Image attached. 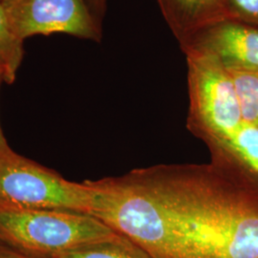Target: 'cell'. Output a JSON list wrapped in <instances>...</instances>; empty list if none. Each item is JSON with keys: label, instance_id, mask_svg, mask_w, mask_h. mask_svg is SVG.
Masks as SVG:
<instances>
[{"label": "cell", "instance_id": "obj_10", "mask_svg": "<svg viewBox=\"0 0 258 258\" xmlns=\"http://www.w3.org/2000/svg\"><path fill=\"white\" fill-rule=\"evenodd\" d=\"M23 42L14 31L4 5L0 2V71L5 83L12 84L16 81L24 55Z\"/></svg>", "mask_w": 258, "mask_h": 258}, {"label": "cell", "instance_id": "obj_14", "mask_svg": "<svg viewBox=\"0 0 258 258\" xmlns=\"http://www.w3.org/2000/svg\"><path fill=\"white\" fill-rule=\"evenodd\" d=\"M107 0H86V3L92 13L93 17L101 24V20L106 9Z\"/></svg>", "mask_w": 258, "mask_h": 258}, {"label": "cell", "instance_id": "obj_9", "mask_svg": "<svg viewBox=\"0 0 258 258\" xmlns=\"http://www.w3.org/2000/svg\"><path fill=\"white\" fill-rule=\"evenodd\" d=\"M227 0H157L181 46L202 31L227 20Z\"/></svg>", "mask_w": 258, "mask_h": 258}, {"label": "cell", "instance_id": "obj_8", "mask_svg": "<svg viewBox=\"0 0 258 258\" xmlns=\"http://www.w3.org/2000/svg\"><path fill=\"white\" fill-rule=\"evenodd\" d=\"M210 148L214 166L258 194V126L243 122L231 138Z\"/></svg>", "mask_w": 258, "mask_h": 258}, {"label": "cell", "instance_id": "obj_13", "mask_svg": "<svg viewBox=\"0 0 258 258\" xmlns=\"http://www.w3.org/2000/svg\"><path fill=\"white\" fill-rule=\"evenodd\" d=\"M227 20L258 27V0H227Z\"/></svg>", "mask_w": 258, "mask_h": 258}, {"label": "cell", "instance_id": "obj_7", "mask_svg": "<svg viewBox=\"0 0 258 258\" xmlns=\"http://www.w3.org/2000/svg\"><path fill=\"white\" fill-rule=\"evenodd\" d=\"M216 56L229 70L258 73V27L224 20L207 28L182 47Z\"/></svg>", "mask_w": 258, "mask_h": 258}, {"label": "cell", "instance_id": "obj_2", "mask_svg": "<svg viewBox=\"0 0 258 258\" xmlns=\"http://www.w3.org/2000/svg\"><path fill=\"white\" fill-rule=\"evenodd\" d=\"M87 182L93 191L90 215L152 258H183L164 210L129 173Z\"/></svg>", "mask_w": 258, "mask_h": 258}, {"label": "cell", "instance_id": "obj_15", "mask_svg": "<svg viewBox=\"0 0 258 258\" xmlns=\"http://www.w3.org/2000/svg\"><path fill=\"white\" fill-rule=\"evenodd\" d=\"M0 258H38L23 253L0 242Z\"/></svg>", "mask_w": 258, "mask_h": 258}, {"label": "cell", "instance_id": "obj_5", "mask_svg": "<svg viewBox=\"0 0 258 258\" xmlns=\"http://www.w3.org/2000/svg\"><path fill=\"white\" fill-rule=\"evenodd\" d=\"M92 187L16 153L0 151V211L60 210L89 214Z\"/></svg>", "mask_w": 258, "mask_h": 258}, {"label": "cell", "instance_id": "obj_17", "mask_svg": "<svg viewBox=\"0 0 258 258\" xmlns=\"http://www.w3.org/2000/svg\"><path fill=\"white\" fill-rule=\"evenodd\" d=\"M3 1H4V0H0V2H3Z\"/></svg>", "mask_w": 258, "mask_h": 258}, {"label": "cell", "instance_id": "obj_6", "mask_svg": "<svg viewBox=\"0 0 258 258\" xmlns=\"http://www.w3.org/2000/svg\"><path fill=\"white\" fill-rule=\"evenodd\" d=\"M10 23L23 41L37 35L65 34L99 41L101 25L86 0H4Z\"/></svg>", "mask_w": 258, "mask_h": 258}, {"label": "cell", "instance_id": "obj_11", "mask_svg": "<svg viewBox=\"0 0 258 258\" xmlns=\"http://www.w3.org/2000/svg\"><path fill=\"white\" fill-rule=\"evenodd\" d=\"M54 258H152L132 241L119 235L114 239L90 244Z\"/></svg>", "mask_w": 258, "mask_h": 258}, {"label": "cell", "instance_id": "obj_3", "mask_svg": "<svg viewBox=\"0 0 258 258\" xmlns=\"http://www.w3.org/2000/svg\"><path fill=\"white\" fill-rule=\"evenodd\" d=\"M120 234L87 213L60 210L0 211V242L38 258H54Z\"/></svg>", "mask_w": 258, "mask_h": 258}, {"label": "cell", "instance_id": "obj_16", "mask_svg": "<svg viewBox=\"0 0 258 258\" xmlns=\"http://www.w3.org/2000/svg\"><path fill=\"white\" fill-rule=\"evenodd\" d=\"M2 82H4V77L0 71V84ZM10 148H10L9 145L7 143V140L5 138V136L3 134V130L1 128V125H0V151H6V150H9Z\"/></svg>", "mask_w": 258, "mask_h": 258}, {"label": "cell", "instance_id": "obj_12", "mask_svg": "<svg viewBox=\"0 0 258 258\" xmlns=\"http://www.w3.org/2000/svg\"><path fill=\"white\" fill-rule=\"evenodd\" d=\"M229 71L235 86L243 122L258 126V73Z\"/></svg>", "mask_w": 258, "mask_h": 258}, {"label": "cell", "instance_id": "obj_1", "mask_svg": "<svg viewBox=\"0 0 258 258\" xmlns=\"http://www.w3.org/2000/svg\"><path fill=\"white\" fill-rule=\"evenodd\" d=\"M164 210L183 258H258V194L213 164L130 172Z\"/></svg>", "mask_w": 258, "mask_h": 258}, {"label": "cell", "instance_id": "obj_4", "mask_svg": "<svg viewBox=\"0 0 258 258\" xmlns=\"http://www.w3.org/2000/svg\"><path fill=\"white\" fill-rule=\"evenodd\" d=\"M189 92L188 126L212 148L243 124L239 102L230 71L210 53L184 47Z\"/></svg>", "mask_w": 258, "mask_h": 258}]
</instances>
